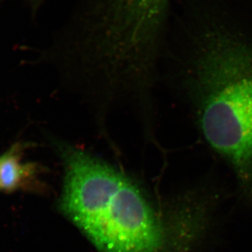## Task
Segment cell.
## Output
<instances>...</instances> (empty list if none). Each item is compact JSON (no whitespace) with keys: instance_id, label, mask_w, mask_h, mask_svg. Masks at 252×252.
Instances as JSON below:
<instances>
[{"instance_id":"6da1fadb","label":"cell","mask_w":252,"mask_h":252,"mask_svg":"<svg viewBox=\"0 0 252 252\" xmlns=\"http://www.w3.org/2000/svg\"><path fill=\"white\" fill-rule=\"evenodd\" d=\"M188 86L205 140L252 194V38L221 26L201 31Z\"/></svg>"},{"instance_id":"7a4b0ae2","label":"cell","mask_w":252,"mask_h":252,"mask_svg":"<svg viewBox=\"0 0 252 252\" xmlns=\"http://www.w3.org/2000/svg\"><path fill=\"white\" fill-rule=\"evenodd\" d=\"M64 164L60 207L100 252H161L165 233L138 186L84 150L55 142Z\"/></svg>"},{"instance_id":"3957f363","label":"cell","mask_w":252,"mask_h":252,"mask_svg":"<svg viewBox=\"0 0 252 252\" xmlns=\"http://www.w3.org/2000/svg\"><path fill=\"white\" fill-rule=\"evenodd\" d=\"M22 148L17 144L0 155V191L25 188L35 176V165L22 162Z\"/></svg>"},{"instance_id":"277c9868","label":"cell","mask_w":252,"mask_h":252,"mask_svg":"<svg viewBox=\"0 0 252 252\" xmlns=\"http://www.w3.org/2000/svg\"><path fill=\"white\" fill-rule=\"evenodd\" d=\"M146 1L150 2V4L153 5L154 7H156L160 11L166 12L168 0H146Z\"/></svg>"},{"instance_id":"5b68a950","label":"cell","mask_w":252,"mask_h":252,"mask_svg":"<svg viewBox=\"0 0 252 252\" xmlns=\"http://www.w3.org/2000/svg\"><path fill=\"white\" fill-rule=\"evenodd\" d=\"M43 1L44 0H27V2L30 3L31 7H32V9L33 10V12H35L36 10L38 9Z\"/></svg>"}]
</instances>
